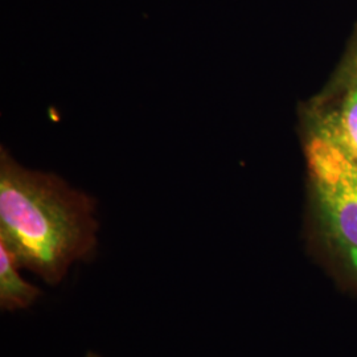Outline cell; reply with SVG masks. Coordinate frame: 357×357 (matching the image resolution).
<instances>
[{"mask_svg":"<svg viewBox=\"0 0 357 357\" xmlns=\"http://www.w3.org/2000/svg\"><path fill=\"white\" fill-rule=\"evenodd\" d=\"M97 202L64 178L20 165L0 150V243L48 284L97 252Z\"/></svg>","mask_w":357,"mask_h":357,"instance_id":"cell-1","label":"cell"},{"mask_svg":"<svg viewBox=\"0 0 357 357\" xmlns=\"http://www.w3.org/2000/svg\"><path fill=\"white\" fill-rule=\"evenodd\" d=\"M306 158L321 233L357 281V162L311 131Z\"/></svg>","mask_w":357,"mask_h":357,"instance_id":"cell-2","label":"cell"},{"mask_svg":"<svg viewBox=\"0 0 357 357\" xmlns=\"http://www.w3.org/2000/svg\"><path fill=\"white\" fill-rule=\"evenodd\" d=\"M310 131L336 144L357 162V85L340 81V89L324 109L312 110Z\"/></svg>","mask_w":357,"mask_h":357,"instance_id":"cell-3","label":"cell"},{"mask_svg":"<svg viewBox=\"0 0 357 357\" xmlns=\"http://www.w3.org/2000/svg\"><path fill=\"white\" fill-rule=\"evenodd\" d=\"M20 265L13 253L0 243V308L3 311L26 310L32 306L43 291L23 280Z\"/></svg>","mask_w":357,"mask_h":357,"instance_id":"cell-4","label":"cell"},{"mask_svg":"<svg viewBox=\"0 0 357 357\" xmlns=\"http://www.w3.org/2000/svg\"><path fill=\"white\" fill-rule=\"evenodd\" d=\"M340 81L357 85V40L352 51L348 56V60H347L344 69H343V76Z\"/></svg>","mask_w":357,"mask_h":357,"instance_id":"cell-5","label":"cell"},{"mask_svg":"<svg viewBox=\"0 0 357 357\" xmlns=\"http://www.w3.org/2000/svg\"><path fill=\"white\" fill-rule=\"evenodd\" d=\"M85 357H101L100 355H97V354H94V352H88L86 354V356Z\"/></svg>","mask_w":357,"mask_h":357,"instance_id":"cell-6","label":"cell"}]
</instances>
